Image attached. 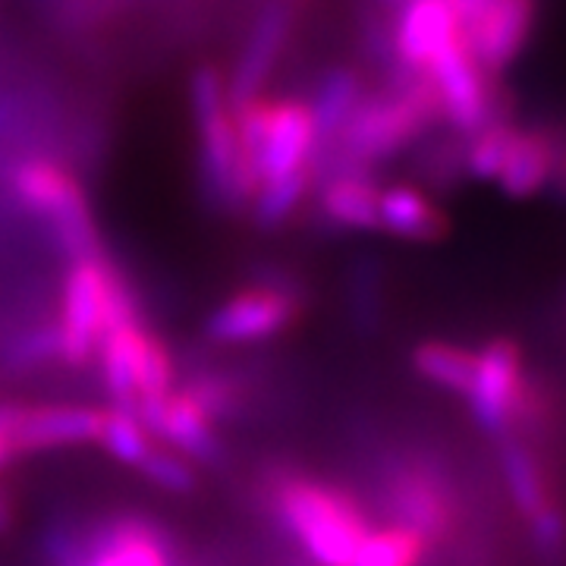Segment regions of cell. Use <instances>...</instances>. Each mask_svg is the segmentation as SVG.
Segmentation results:
<instances>
[{
	"mask_svg": "<svg viewBox=\"0 0 566 566\" xmlns=\"http://www.w3.org/2000/svg\"><path fill=\"white\" fill-rule=\"evenodd\" d=\"M378 199L381 189L363 170H346L324 186L322 211L349 230H378Z\"/></svg>",
	"mask_w": 566,
	"mask_h": 566,
	"instance_id": "ffe728a7",
	"label": "cell"
},
{
	"mask_svg": "<svg viewBox=\"0 0 566 566\" xmlns=\"http://www.w3.org/2000/svg\"><path fill=\"white\" fill-rule=\"evenodd\" d=\"M237 133H240V151L243 167L255 186L268 180H281L290 174H303L308 158L318 145L315 120L308 104L286 98V102H268L252 98L233 107Z\"/></svg>",
	"mask_w": 566,
	"mask_h": 566,
	"instance_id": "3957f363",
	"label": "cell"
},
{
	"mask_svg": "<svg viewBox=\"0 0 566 566\" xmlns=\"http://www.w3.org/2000/svg\"><path fill=\"white\" fill-rule=\"evenodd\" d=\"M136 322V303L120 274L102 262V255L76 259L66 283L57 327V359L82 368L95 359L107 331Z\"/></svg>",
	"mask_w": 566,
	"mask_h": 566,
	"instance_id": "7a4b0ae2",
	"label": "cell"
},
{
	"mask_svg": "<svg viewBox=\"0 0 566 566\" xmlns=\"http://www.w3.org/2000/svg\"><path fill=\"white\" fill-rule=\"evenodd\" d=\"M412 368L428 385L465 397L475 375V353L447 340H422L412 349Z\"/></svg>",
	"mask_w": 566,
	"mask_h": 566,
	"instance_id": "44dd1931",
	"label": "cell"
},
{
	"mask_svg": "<svg viewBox=\"0 0 566 566\" xmlns=\"http://www.w3.org/2000/svg\"><path fill=\"white\" fill-rule=\"evenodd\" d=\"M385 504L394 523L422 535L428 547L453 542L463 528V497L450 469L422 453L387 469Z\"/></svg>",
	"mask_w": 566,
	"mask_h": 566,
	"instance_id": "5b68a950",
	"label": "cell"
},
{
	"mask_svg": "<svg viewBox=\"0 0 566 566\" xmlns=\"http://www.w3.org/2000/svg\"><path fill=\"white\" fill-rule=\"evenodd\" d=\"M431 82L438 107L447 117V123L460 133H475L485 123L497 120V102L491 95L488 70L472 57L465 41L450 44L438 61L424 70Z\"/></svg>",
	"mask_w": 566,
	"mask_h": 566,
	"instance_id": "8fae6325",
	"label": "cell"
},
{
	"mask_svg": "<svg viewBox=\"0 0 566 566\" xmlns=\"http://www.w3.org/2000/svg\"><path fill=\"white\" fill-rule=\"evenodd\" d=\"M98 441L114 460H120L126 465H139L145 460V453L151 450L148 431L142 428L136 412H126V409H104L102 438Z\"/></svg>",
	"mask_w": 566,
	"mask_h": 566,
	"instance_id": "484cf974",
	"label": "cell"
},
{
	"mask_svg": "<svg viewBox=\"0 0 566 566\" xmlns=\"http://www.w3.org/2000/svg\"><path fill=\"white\" fill-rule=\"evenodd\" d=\"M286 35H290V10L274 0L259 13V20L249 32V41L243 44V54L233 66V76L227 82V95H230L233 107L262 95V85L281 57Z\"/></svg>",
	"mask_w": 566,
	"mask_h": 566,
	"instance_id": "2e32d148",
	"label": "cell"
},
{
	"mask_svg": "<svg viewBox=\"0 0 566 566\" xmlns=\"http://www.w3.org/2000/svg\"><path fill=\"white\" fill-rule=\"evenodd\" d=\"M428 542L412 528L390 523L387 528H368L349 566H419L428 557Z\"/></svg>",
	"mask_w": 566,
	"mask_h": 566,
	"instance_id": "603a6c76",
	"label": "cell"
},
{
	"mask_svg": "<svg viewBox=\"0 0 566 566\" xmlns=\"http://www.w3.org/2000/svg\"><path fill=\"white\" fill-rule=\"evenodd\" d=\"M359 102H363V88H359V80L349 70H331V73H324L318 88H315V98L308 104L312 120H315L318 145L340 136V129L353 117V111H356Z\"/></svg>",
	"mask_w": 566,
	"mask_h": 566,
	"instance_id": "7402d4cb",
	"label": "cell"
},
{
	"mask_svg": "<svg viewBox=\"0 0 566 566\" xmlns=\"http://www.w3.org/2000/svg\"><path fill=\"white\" fill-rule=\"evenodd\" d=\"M13 189L35 214L54 223L57 240L73 259L98 255V237H95L85 192L70 170L44 158H32L13 170Z\"/></svg>",
	"mask_w": 566,
	"mask_h": 566,
	"instance_id": "ba28073f",
	"label": "cell"
},
{
	"mask_svg": "<svg viewBox=\"0 0 566 566\" xmlns=\"http://www.w3.org/2000/svg\"><path fill=\"white\" fill-rule=\"evenodd\" d=\"M494 453H497V469L504 479L506 501L513 504L523 526L538 520L551 506L560 504L554 479H551V463L532 441L520 434H504L494 441Z\"/></svg>",
	"mask_w": 566,
	"mask_h": 566,
	"instance_id": "4fadbf2b",
	"label": "cell"
},
{
	"mask_svg": "<svg viewBox=\"0 0 566 566\" xmlns=\"http://www.w3.org/2000/svg\"><path fill=\"white\" fill-rule=\"evenodd\" d=\"M182 390H186L196 403L202 406L211 422L233 416V412H237V406H240L237 387L230 385L223 375H199V378H192V381L182 387Z\"/></svg>",
	"mask_w": 566,
	"mask_h": 566,
	"instance_id": "f546056e",
	"label": "cell"
},
{
	"mask_svg": "<svg viewBox=\"0 0 566 566\" xmlns=\"http://www.w3.org/2000/svg\"><path fill=\"white\" fill-rule=\"evenodd\" d=\"M192 117L199 129V167L208 199L214 202H252L255 180L243 167L240 133L233 104L227 95V80L214 66H202L192 76Z\"/></svg>",
	"mask_w": 566,
	"mask_h": 566,
	"instance_id": "277c9868",
	"label": "cell"
},
{
	"mask_svg": "<svg viewBox=\"0 0 566 566\" xmlns=\"http://www.w3.org/2000/svg\"><path fill=\"white\" fill-rule=\"evenodd\" d=\"M54 356H57V327L54 324H39L7 346V365L17 371L35 368V365L48 363Z\"/></svg>",
	"mask_w": 566,
	"mask_h": 566,
	"instance_id": "f1b7e54d",
	"label": "cell"
},
{
	"mask_svg": "<svg viewBox=\"0 0 566 566\" xmlns=\"http://www.w3.org/2000/svg\"><path fill=\"white\" fill-rule=\"evenodd\" d=\"M274 506L283 526L296 535V542L318 566L353 564L356 547L371 528L353 494L303 475L283 479L274 491Z\"/></svg>",
	"mask_w": 566,
	"mask_h": 566,
	"instance_id": "6da1fadb",
	"label": "cell"
},
{
	"mask_svg": "<svg viewBox=\"0 0 566 566\" xmlns=\"http://www.w3.org/2000/svg\"><path fill=\"white\" fill-rule=\"evenodd\" d=\"M465 48L488 73H501L523 51L535 0H453Z\"/></svg>",
	"mask_w": 566,
	"mask_h": 566,
	"instance_id": "30bf717a",
	"label": "cell"
},
{
	"mask_svg": "<svg viewBox=\"0 0 566 566\" xmlns=\"http://www.w3.org/2000/svg\"><path fill=\"white\" fill-rule=\"evenodd\" d=\"M526 353L510 337H494L475 353V375L465 394L469 416L491 441L513 434L528 390Z\"/></svg>",
	"mask_w": 566,
	"mask_h": 566,
	"instance_id": "9c48e42d",
	"label": "cell"
},
{
	"mask_svg": "<svg viewBox=\"0 0 566 566\" xmlns=\"http://www.w3.org/2000/svg\"><path fill=\"white\" fill-rule=\"evenodd\" d=\"M528 547L545 566H566V510L564 504L551 506L538 520L526 523Z\"/></svg>",
	"mask_w": 566,
	"mask_h": 566,
	"instance_id": "83f0119b",
	"label": "cell"
},
{
	"mask_svg": "<svg viewBox=\"0 0 566 566\" xmlns=\"http://www.w3.org/2000/svg\"><path fill=\"white\" fill-rule=\"evenodd\" d=\"M22 409H25V406L20 403H0V465L13 457V450H10V431L20 422Z\"/></svg>",
	"mask_w": 566,
	"mask_h": 566,
	"instance_id": "4dcf8cb0",
	"label": "cell"
},
{
	"mask_svg": "<svg viewBox=\"0 0 566 566\" xmlns=\"http://www.w3.org/2000/svg\"><path fill=\"white\" fill-rule=\"evenodd\" d=\"M378 227L397 240L438 243L447 237V218L412 186H390L378 199Z\"/></svg>",
	"mask_w": 566,
	"mask_h": 566,
	"instance_id": "e0dca14e",
	"label": "cell"
},
{
	"mask_svg": "<svg viewBox=\"0 0 566 566\" xmlns=\"http://www.w3.org/2000/svg\"><path fill=\"white\" fill-rule=\"evenodd\" d=\"M438 114L441 107L428 76L412 73V80H406L400 88L356 104L337 139L353 164L381 161L416 139Z\"/></svg>",
	"mask_w": 566,
	"mask_h": 566,
	"instance_id": "8992f818",
	"label": "cell"
},
{
	"mask_svg": "<svg viewBox=\"0 0 566 566\" xmlns=\"http://www.w3.org/2000/svg\"><path fill=\"white\" fill-rule=\"evenodd\" d=\"M136 469L151 485H158L161 491H170V494H189L199 485L196 482V469L189 465V460L182 453H170V450H158V447H151Z\"/></svg>",
	"mask_w": 566,
	"mask_h": 566,
	"instance_id": "4316f807",
	"label": "cell"
},
{
	"mask_svg": "<svg viewBox=\"0 0 566 566\" xmlns=\"http://www.w3.org/2000/svg\"><path fill=\"white\" fill-rule=\"evenodd\" d=\"M161 438L174 444L186 460L214 463L221 457V441L214 434V422L208 419L202 406L196 403L186 390H174L164 409Z\"/></svg>",
	"mask_w": 566,
	"mask_h": 566,
	"instance_id": "ac0fdd59",
	"label": "cell"
},
{
	"mask_svg": "<svg viewBox=\"0 0 566 566\" xmlns=\"http://www.w3.org/2000/svg\"><path fill=\"white\" fill-rule=\"evenodd\" d=\"M554 174V136L532 129L513 136L510 155H506L504 170H501V189L513 199H528L535 196Z\"/></svg>",
	"mask_w": 566,
	"mask_h": 566,
	"instance_id": "d6986e66",
	"label": "cell"
},
{
	"mask_svg": "<svg viewBox=\"0 0 566 566\" xmlns=\"http://www.w3.org/2000/svg\"><path fill=\"white\" fill-rule=\"evenodd\" d=\"M305 189H308V170L262 182L252 196V214H255L259 227H268V230L281 227L300 208Z\"/></svg>",
	"mask_w": 566,
	"mask_h": 566,
	"instance_id": "d4e9b609",
	"label": "cell"
},
{
	"mask_svg": "<svg viewBox=\"0 0 566 566\" xmlns=\"http://www.w3.org/2000/svg\"><path fill=\"white\" fill-rule=\"evenodd\" d=\"M51 566H174L158 528L142 516H114L82 535L70 526L44 532Z\"/></svg>",
	"mask_w": 566,
	"mask_h": 566,
	"instance_id": "52a82bcc",
	"label": "cell"
},
{
	"mask_svg": "<svg viewBox=\"0 0 566 566\" xmlns=\"http://www.w3.org/2000/svg\"><path fill=\"white\" fill-rule=\"evenodd\" d=\"M7 526H10V506H7V501L0 497V532H3Z\"/></svg>",
	"mask_w": 566,
	"mask_h": 566,
	"instance_id": "1f68e13d",
	"label": "cell"
},
{
	"mask_svg": "<svg viewBox=\"0 0 566 566\" xmlns=\"http://www.w3.org/2000/svg\"><path fill=\"white\" fill-rule=\"evenodd\" d=\"M104 409L92 406H39L22 409L20 422L10 431V450L17 453H41L54 447L92 444L102 438Z\"/></svg>",
	"mask_w": 566,
	"mask_h": 566,
	"instance_id": "9a60e30c",
	"label": "cell"
},
{
	"mask_svg": "<svg viewBox=\"0 0 566 566\" xmlns=\"http://www.w3.org/2000/svg\"><path fill=\"white\" fill-rule=\"evenodd\" d=\"M296 312H300L296 293L281 286H252L218 305L205 322V334L208 340L221 346L259 344L281 334L296 318Z\"/></svg>",
	"mask_w": 566,
	"mask_h": 566,
	"instance_id": "7c38bea8",
	"label": "cell"
},
{
	"mask_svg": "<svg viewBox=\"0 0 566 566\" xmlns=\"http://www.w3.org/2000/svg\"><path fill=\"white\" fill-rule=\"evenodd\" d=\"M513 136H516V129L506 120H501V117L485 123L482 129H475L463 155L469 177H475V180H497L501 170H504L506 155H510Z\"/></svg>",
	"mask_w": 566,
	"mask_h": 566,
	"instance_id": "cb8c5ba5",
	"label": "cell"
},
{
	"mask_svg": "<svg viewBox=\"0 0 566 566\" xmlns=\"http://www.w3.org/2000/svg\"><path fill=\"white\" fill-rule=\"evenodd\" d=\"M394 3H409V0H394Z\"/></svg>",
	"mask_w": 566,
	"mask_h": 566,
	"instance_id": "d6a6232c",
	"label": "cell"
},
{
	"mask_svg": "<svg viewBox=\"0 0 566 566\" xmlns=\"http://www.w3.org/2000/svg\"><path fill=\"white\" fill-rule=\"evenodd\" d=\"M457 41H463V29H460L453 0L403 3L397 17V29H394V51L412 73L424 76V70Z\"/></svg>",
	"mask_w": 566,
	"mask_h": 566,
	"instance_id": "5bb4252c",
	"label": "cell"
}]
</instances>
